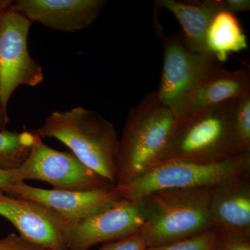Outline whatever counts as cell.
<instances>
[{"instance_id":"cell-23","label":"cell","mask_w":250,"mask_h":250,"mask_svg":"<svg viewBox=\"0 0 250 250\" xmlns=\"http://www.w3.org/2000/svg\"><path fill=\"white\" fill-rule=\"evenodd\" d=\"M24 182L19 169L5 170L0 169V189L6 195L11 196V191L15 186L19 182Z\"/></svg>"},{"instance_id":"cell-20","label":"cell","mask_w":250,"mask_h":250,"mask_svg":"<svg viewBox=\"0 0 250 250\" xmlns=\"http://www.w3.org/2000/svg\"><path fill=\"white\" fill-rule=\"evenodd\" d=\"M216 233L215 250H250V237L238 236L218 230Z\"/></svg>"},{"instance_id":"cell-24","label":"cell","mask_w":250,"mask_h":250,"mask_svg":"<svg viewBox=\"0 0 250 250\" xmlns=\"http://www.w3.org/2000/svg\"><path fill=\"white\" fill-rule=\"evenodd\" d=\"M226 11L231 14L249 11L250 9V0H225Z\"/></svg>"},{"instance_id":"cell-9","label":"cell","mask_w":250,"mask_h":250,"mask_svg":"<svg viewBox=\"0 0 250 250\" xmlns=\"http://www.w3.org/2000/svg\"><path fill=\"white\" fill-rule=\"evenodd\" d=\"M19 170L24 182L28 179L42 181L57 190L83 191L115 187L88 168L75 154L49 147L40 136Z\"/></svg>"},{"instance_id":"cell-2","label":"cell","mask_w":250,"mask_h":250,"mask_svg":"<svg viewBox=\"0 0 250 250\" xmlns=\"http://www.w3.org/2000/svg\"><path fill=\"white\" fill-rule=\"evenodd\" d=\"M36 132L41 139L59 140L88 168L116 186L119 139L113 125L98 112L82 106L54 111Z\"/></svg>"},{"instance_id":"cell-21","label":"cell","mask_w":250,"mask_h":250,"mask_svg":"<svg viewBox=\"0 0 250 250\" xmlns=\"http://www.w3.org/2000/svg\"><path fill=\"white\" fill-rule=\"evenodd\" d=\"M0 250H49L21 235L11 233L0 239Z\"/></svg>"},{"instance_id":"cell-26","label":"cell","mask_w":250,"mask_h":250,"mask_svg":"<svg viewBox=\"0 0 250 250\" xmlns=\"http://www.w3.org/2000/svg\"><path fill=\"white\" fill-rule=\"evenodd\" d=\"M11 1H8V0H0V24H1V19H2L3 15H4L5 11H6L10 6H11Z\"/></svg>"},{"instance_id":"cell-19","label":"cell","mask_w":250,"mask_h":250,"mask_svg":"<svg viewBox=\"0 0 250 250\" xmlns=\"http://www.w3.org/2000/svg\"><path fill=\"white\" fill-rule=\"evenodd\" d=\"M216 242V230L211 229L191 238L164 246L147 248L146 250H215Z\"/></svg>"},{"instance_id":"cell-25","label":"cell","mask_w":250,"mask_h":250,"mask_svg":"<svg viewBox=\"0 0 250 250\" xmlns=\"http://www.w3.org/2000/svg\"><path fill=\"white\" fill-rule=\"evenodd\" d=\"M9 118L8 116L7 109H6L1 103L0 98V132L5 131L9 124Z\"/></svg>"},{"instance_id":"cell-7","label":"cell","mask_w":250,"mask_h":250,"mask_svg":"<svg viewBox=\"0 0 250 250\" xmlns=\"http://www.w3.org/2000/svg\"><path fill=\"white\" fill-rule=\"evenodd\" d=\"M32 23L25 16L11 9V6L1 19L0 98L6 109L18 87L36 86L44 80L42 67L31 57L28 50V36Z\"/></svg>"},{"instance_id":"cell-13","label":"cell","mask_w":250,"mask_h":250,"mask_svg":"<svg viewBox=\"0 0 250 250\" xmlns=\"http://www.w3.org/2000/svg\"><path fill=\"white\" fill-rule=\"evenodd\" d=\"M209 208L213 229L250 237V175L231 177L212 187Z\"/></svg>"},{"instance_id":"cell-14","label":"cell","mask_w":250,"mask_h":250,"mask_svg":"<svg viewBox=\"0 0 250 250\" xmlns=\"http://www.w3.org/2000/svg\"><path fill=\"white\" fill-rule=\"evenodd\" d=\"M248 93L250 78L248 72L229 71L220 66L206 77L186 98L177 119L233 101Z\"/></svg>"},{"instance_id":"cell-22","label":"cell","mask_w":250,"mask_h":250,"mask_svg":"<svg viewBox=\"0 0 250 250\" xmlns=\"http://www.w3.org/2000/svg\"><path fill=\"white\" fill-rule=\"evenodd\" d=\"M146 241L142 230L132 236L106 245L99 250H146Z\"/></svg>"},{"instance_id":"cell-5","label":"cell","mask_w":250,"mask_h":250,"mask_svg":"<svg viewBox=\"0 0 250 250\" xmlns=\"http://www.w3.org/2000/svg\"><path fill=\"white\" fill-rule=\"evenodd\" d=\"M248 175L250 152L216 162L164 161L136 180L114 188L122 198L136 200L157 190L212 187L225 179Z\"/></svg>"},{"instance_id":"cell-16","label":"cell","mask_w":250,"mask_h":250,"mask_svg":"<svg viewBox=\"0 0 250 250\" xmlns=\"http://www.w3.org/2000/svg\"><path fill=\"white\" fill-rule=\"evenodd\" d=\"M207 53L219 62H226L233 52L248 48V39L235 14L220 11L212 19L205 36Z\"/></svg>"},{"instance_id":"cell-8","label":"cell","mask_w":250,"mask_h":250,"mask_svg":"<svg viewBox=\"0 0 250 250\" xmlns=\"http://www.w3.org/2000/svg\"><path fill=\"white\" fill-rule=\"evenodd\" d=\"M146 221V208L141 199L121 198L88 218L65 221L62 238L67 250H88L99 243L132 236L143 229Z\"/></svg>"},{"instance_id":"cell-10","label":"cell","mask_w":250,"mask_h":250,"mask_svg":"<svg viewBox=\"0 0 250 250\" xmlns=\"http://www.w3.org/2000/svg\"><path fill=\"white\" fill-rule=\"evenodd\" d=\"M0 215L29 241L49 250H67L62 238L65 220L48 207L9 196L0 189Z\"/></svg>"},{"instance_id":"cell-1","label":"cell","mask_w":250,"mask_h":250,"mask_svg":"<svg viewBox=\"0 0 250 250\" xmlns=\"http://www.w3.org/2000/svg\"><path fill=\"white\" fill-rule=\"evenodd\" d=\"M176 120L156 91L130 109L119 139L116 186L131 183L159 164Z\"/></svg>"},{"instance_id":"cell-15","label":"cell","mask_w":250,"mask_h":250,"mask_svg":"<svg viewBox=\"0 0 250 250\" xmlns=\"http://www.w3.org/2000/svg\"><path fill=\"white\" fill-rule=\"evenodd\" d=\"M154 5L157 9L167 10L177 18L183 29L184 45L195 53L207 54L205 46L207 29L217 13L226 11L225 0H156Z\"/></svg>"},{"instance_id":"cell-3","label":"cell","mask_w":250,"mask_h":250,"mask_svg":"<svg viewBox=\"0 0 250 250\" xmlns=\"http://www.w3.org/2000/svg\"><path fill=\"white\" fill-rule=\"evenodd\" d=\"M210 190L211 187L168 189L140 198L146 208L142 232L147 248L170 244L213 229Z\"/></svg>"},{"instance_id":"cell-18","label":"cell","mask_w":250,"mask_h":250,"mask_svg":"<svg viewBox=\"0 0 250 250\" xmlns=\"http://www.w3.org/2000/svg\"><path fill=\"white\" fill-rule=\"evenodd\" d=\"M231 127L237 154L250 152V93L233 100Z\"/></svg>"},{"instance_id":"cell-12","label":"cell","mask_w":250,"mask_h":250,"mask_svg":"<svg viewBox=\"0 0 250 250\" xmlns=\"http://www.w3.org/2000/svg\"><path fill=\"white\" fill-rule=\"evenodd\" d=\"M106 0H16L11 9L54 31L75 32L97 19Z\"/></svg>"},{"instance_id":"cell-4","label":"cell","mask_w":250,"mask_h":250,"mask_svg":"<svg viewBox=\"0 0 250 250\" xmlns=\"http://www.w3.org/2000/svg\"><path fill=\"white\" fill-rule=\"evenodd\" d=\"M233 102L176 120L159 164L167 161L216 162L240 155L231 131Z\"/></svg>"},{"instance_id":"cell-6","label":"cell","mask_w":250,"mask_h":250,"mask_svg":"<svg viewBox=\"0 0 250 250\" xmlns=\"http://www.w3.org/2000/svg\"><path fill=\"white\" fill-rule=\"evenodd\" d=\"M157 31L162 41L163 69L156 93L177 118L186 98L221 65L210 54L189 51L182 33L166 36L159 27Z\"/></svg>"},{"instance_id":"cell-11","label":"cell","mask_w":250,"mask_h":250,"mask_svg":"<svg viewBox=\"0 0 250 250\" xmlns=\"http://www.w3.org/2000/svg\"><path fill=\"white\" fill-rule=\"evenodd\" d=\"M11 197L39 202L59 213L65 221L88 218L111 207L122 198L114 187L83 191L42 189L19 182Z\"/></svg>"},{"instance_id":"cell-17","label":"cell","mask_w":250,"mask_h":250,"mask_svg":"<svg viewBox=\"0 0 250 250\" xmlns=\"http://www.w3.org/2000/svg\"><path fill=\"white\" fill-rule=\"evenodd\" d=\"M39 135L36 131L0 132V169L18 170L27 160Z\"/></svg>"}]
</instances>
